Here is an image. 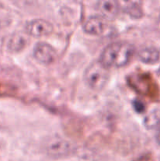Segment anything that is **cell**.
I'll list each match as a JSON object with an SVG mask.
<instances>
[{
	"label": "cell",
	"instance_id": "1",
	"mask_svg": "<svg viewBox=\"0 0 160 161\" xmlns=\"http://www.w3.org/2000/svg\"><path fill=\"white\" fill-rule=\"evenodd\" d=\"M135 53V47L128 42L119 41L108 44L100 55L99 61L108 68H122L130 62Z\"/></svg>",
	"mask_w": 160,
	"mask_h": 161
},
{
	"label": "cell",
	"instance_id": "2",
	"mask_svg": "<svg viewBox=\"0 0 160 161\" xmlns=\"http://www.w3.org/2000/svg\"><path fill=\"white\" fill-rule=\"evenodd\" d=\"M83 79L86 84L94 91H100L109 80V69L98 61L91 62L85 69Z\"/></svg>",
	"mask_w": 160,
	"mask_h": 161
},
{
	"label": "cell",
	"instance_id": "3",
	"mask_svg": "<svg viewBox=\"0 0 160 161\" xmlns=\"http://www.w3.org/2000/svg\"><path fill=\"white\" fill-rule=\"evenodd\" d=\"M44 149L49 156L53 157H67L74 150L72 143L56 136L49 138L44 145Z\"/></svg>",
	"mask_w": 160,
	"mask_h": 161
},
{
	"label": "cell",
	"instance_id": "4",
	"mask_svg": "<svg viewBox=\"0 0 160 161\" xmlns=\"http://www.w3.org/2000/svg\"><path fill=\"white\" fill-rule=\"evenodd\" d=\"M33 56L41 64H50L54 62L57 58V53L53 46L45 42H39L33 49Z\"/></svg>",
	"mask_w": 160,
	"mask_h": 161
},
{
	"label": "cell",
	"instance_id": "5",
	"mask_svg": "<svg viewBox=\"0 0 160 161\" xmlns=\"http://www.w3.org/2000/svg\"><path fill=\"white\" fill-rule=\"evenodd\" d=\"M26 32L33 37H42L49 36L53 31V26L45 19H33L26 24Z\"/></svg>",
	"mask_w": 160,
	"mask_h": 161
},
{
	"label": "cell",
	"instance_id": "6",
	"mask_svg": "<svg viewBox=\"0 0 160 161\" xmlns=\"http://www.w3.org/2000/svg\"><path fill=\"white\" fill-rule=\"evenodd\" d=\"M107 19L100 15L91 16L88 17L83 24V30L86 33L93 36H99L105 32L108 28Z\"/></svg>",
	"mask_w": 160,
	"mask_h": 161
},
{
	"label": "cell",
	"instance_id": "7",
	"mask_svg": "<svg viewBox=\"0 0 160 161\" xmlns=\"http://www.w3.org/2000/svg\"><path fill=\"white\" fill-rule=\"evenodd\" d=\"M119 3L114 0H102L97 2V9L100 16L105 19H111L118 15L119 11Z\"/></svg>",
	"mask_w": 160,
	"mask_h": 161
},
{
	"label": "cell",
	"instance_id": "8",
	"mask_svg": "<svg viewBox=\"0 0 160 161\" xmlns=\"http://www.w3.org/2000/svg\"><path fill=\"white\" fill-rule=\"evenodd\" d=\"M137 57L140 61L145 64H155L159 60L160 53L155 47H147L138 51Z\"/></svg>",
	"mask_w": 160,
	"mask_h": 161
},
{
	"label": "cell",
	"instance_id": "9",
	"mask_svg": "<svg viewBox=\"0 0 160 161\" xmlns=\"http://www.w3.org/2000/svg\"><path fill=\"white\" fill-rule=\"evenodd\" d=\"M28 44V39L22 33H13L9 37L7 41V48L10 51L17 52L23 50Z\"/></svg>",
	"mask_w": 160,
	"mask_h": 161
},
{
	"label": "cell",
	"instance_id": "10",
	"mask_svg": "<svg viewBox=\"0 0 160 161\" xmlns=\"http://www.w3.org/2000/svg\"><path fill=\"white\" fill-rule=\"evenodd\" d=\"M144 125L149 130L160 127V108H155L146 115L144 119Z\"/></svg>",
	"mask_w": 160,
	"mask_h": 161
},
{
	"label": "cell",
	"instance_id": "11",
	"mask_svg": "<svg viewBox=\"0 0 160 161\" xmlns=\"http://www.w3.org/2000/svg\"><path fill=\"white\" fill-rule=\"evenodd\" d=\"M124 9L126 14L134 18H140L143 16L142 7L140 2H125L123 3Z\"/></svg>",
	"mask_w": 160,
	"mask_h": 161
},
{
	"label": "cell",
	"instance_id": "12",
	"mask_svg": "<svg viewBox=\"0 0 160 161\" xmlns=\"http://www.w3.org/2000/svg\"><path fill=\"white\" fill-rule=\"evenodd\" d=\"M133 105L134 109L139 113H144V110H145V105H144V104L143 103L141 100H138V99L134 100V102H133Z\"/></svg>",
	"mask_w": 160,
	"mask_h": 161
},
{
	"label": "cell",
	"instance_id": "13",
	"mask_svg": "<svg viewBox=\"0 0 160 161\" xmlns=\"http://www.w3.org/2000/svg\"><path fill=\"white\" fill-rule=\"evenodd\" d=\"M157 140H158V143H159V144H160V127H158V133H157Z\"/></svg>",
	"mask_w": 160,
	"mask_h": 161
}]
</instances>
